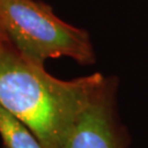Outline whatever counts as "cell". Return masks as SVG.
Wrapping results in <instances>:
<instances>
[{"mask_svg":"<svg viewBox=\"0 0 148 148\" xmlns=\"http://www.w3.org/2000/svg\"><path fill=\"white\" fill-rule=\"evenodd\" d=\"M106 79L100 73L58 79L11 42L0 45V104L23 122L44 148H62Z\"/></svg>","mask_w":148,"mask_h":148,"instance_id":"cell-1","label":"cell"},{"mask_svg":"<svg viewBox=\"0 0 148 148\" xmlns=\"http://www.w3.org/2000/svg\"><path fill=\"white\" fill-rule=\"evenodd\" d=\"M0 27L11 44L35 63L63 56L81 65L95 63L88 32L63 21L43 2L0 0Z\"/></svg>","mask_w":148,"mask_h":148,"instance_id":"cell-2","label":"cell"},{"mask_svg":"<svg viewBox=\"0 0 148 148\" xmlns=\"http://www.w3.org/2000/svg\"><path fill=\"white\" fill-rule=\"evenodd\" d=\"M117 86L115 77H106L62 148H131L130 134L119 114Z\"/></svg>","mask_w":148,"mask_h":148,"instance_id":"cell-3","label":"cell"},{"mask_svg":"<svg viewBox=\"0 0 148 148\" xmlns=\"http://www.w3.org/2000/svg\"><path fill=\"white\" fill-rule=\"evenodd\" d=\"M0 137L5 148H44L34 133L1 104Z\"/></svg>","mask_w":148,"mask_h":148,"instance_id":"cell-4","label":"cell"},{"mask_svg":"<svg viewBox=\"0 0 148 148\" xmlns=\"http://www.w3.org/2000/svg\"><path fill=\"white\" fill-rule=\"evenodd\" d=\"M7 42H10V41L8 40L7 35L5 34V32L2 31V29L0 27V45H1V44H5V43H7Z\"/></svg>","mask_w":148,"mask_h":148,"instance_id":"cell-5","label":"cell"}]
</instances>
